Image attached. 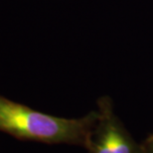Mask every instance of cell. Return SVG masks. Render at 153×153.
<instances>
[{
  "instance_id": "obj_1",
  "label": "cell",
  "mask_w": 153,
  "mask_h": 153,
  "mask_svg": "<svg viewBox=\"0 0 153 153\" xmlns=\"http://www.w3.org/2000/svg\"><path fill=\"white\" fill-rule=\"evenodd\" d=\"M97 119V110L90 111L82 118H61L0 95V131L19 140L86 148Z\"/></svg>"
},
{
  "instance_id": "obj_3",
  "label": "cell",
  "mask_w": 153,
  "mask_h": 153,
  "mask_svg": "<svg viewBox=\"0 0 153 153\" xmlns=\"http://www.w3.org/2000/svg\"><path fill=\"white\" fill-rule=\"evenodd\" d=\"M141 144L144 153H153V134L149 135Z\"/></svg>"
},
{
  "instance_id": "obj_2",
  "label": "cell",
  "mask_w": 153,
  "mask_h": 153,
  "mask_svg": "<svg viewBox=\"0 0 153 153\" xmlns=\"http://www.w3.org/2000/svg\"><path fill=\"white\" fill-rule=\"evenodd\" d=\"M97 111L99 119L86 147L87 153H144L142 144L134 140L115 115L109 97H100Z\"/></svg>"
}]
</instances>
